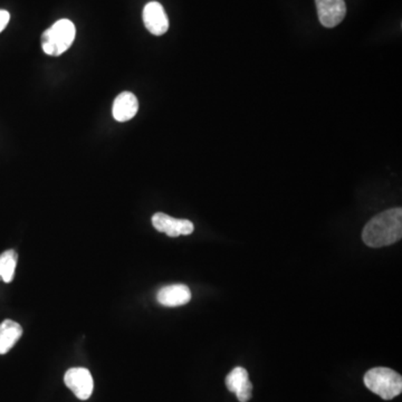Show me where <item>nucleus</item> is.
<instances>
[{"instance_id": "obj_2", "label": "nucleus", "mask_w": 402, "mask_h": 402, "mask_svg": "<svg viewBox=\"0 0 402 402\" xmlns=\"http://www.w3.org/2000/svg\"><path fill=\"white\" fill-rule=\"evenodd\" d=\"M365 385L383 400H392L402 392V378L389 368H374L365 376Z\"/></svg>"}, {"instance_id": "obj_13", "label": "nucleus", "mask_w": 402, "mask_h": 402, "mask_svg": "<svg viewBox=\"0 0 402 402\" xmlns=\"http://www.w3.org/2000/svg\"><path fill=\"white\" fill-rule=\"evenodd\" d=\"M9 20H10V15H9V12H7V10H3V9H0V33L6 28Z\"/></svg>"}, {"instance_id": "obj_3", "label": "nucleus", "mask_w": 402, "mask_h": 402, "mask_svg": "<svg viewBox=\"0 0 402 402\" xmlns=\"http://www.w3.org/2000/svg\"><path fill=\"white\" fill-rule=\"evenodd\" d=\"M76 36L74 24L69 19H60L42 36V47L49 56H60L71 47Z\"/></svg>"}, {"instance_id": "obj_1", "label": "nucleus", "mask_w": 402, "mask_h": 402, "mask_svg": "<svg viewBox=\"0 0 402 402\" xmlns=\"http://www.w3.org/2000/svg\"><path fill=\"white\" fill-rule=\"evenodd\" d=\"M402 237V209L392 208L383 211L365 225L362 240L365 245L380 249L392 245Z\"/></svg>"}, {"instance_id": "obj_4", "label": "nucleus", "mask_w": 402, "mask_h": 402, "mask_svg": "<svg viewBox=\"0 0 402 402\" xmlns=\"http://www.w3.org/2000/svg\"><path fill=\"white\" fill-rule=\"evenodd\" d=\"M66 387L80 400H87L94 390L91 372L85 368H72L64 376Z\"/></svg>"}, {"instance_id": "obj_12", "label": "nucleus", "mask_w": 402, "mask_h": 402, "mask_svg": "<svg viewBox=\"0 0 402 402\" xmlns=\"http://www.w3.org/2000/svg\"><path fill=\"white\" fill-rule=\"evenodd\" d=\"M17 260V253L12 249L3 251V254L0 255V278L3 282L10 283L14 280Z\"/></svg>"}, {"instance_id": "obj_10", "label": "nucleus", "mask_w": 402, "mask_h": 402, "mask_svg": "<svg viewBox=\"0 0 402 402\" xmlns=\"http://www.w3.org/2000/svg\"><path fill=\"white\" fill-rule=\"evenodd\" d=\"M139 111V102L131 92H123L117 95L113 103V117L119 122H126L133 119Z\"/></svg>"}, {"instance_id": "obj_8", "label": "nucleus", "mask_w": 402, "mask_h": 402, "mask_svg": "<svg viewBox=\"0 0 402 402\" xmlns=\"http://www.w3.org/2000/svg\"><path fill=\"white\" fill-rule=\"evenodd\" d=\"M226 387L236 394L240 402H247L253 394V383L249 381V372L242 367H237L226 377Z\"/></svg>"}, {"instance_id": "obj_7", "label": "nucleus", "mask_w": 402, "mask_h": 402, "mask_svg": "<svg viewBox=\"0 0 402 402\" xmlns=\"http://www.w3.org/2000/svg\"><path fill=\"white\" fill-rule=\"evenodd\" d=\"M143 23L152 35L161 36L169 29V19L162 5L157 1L146 3L143 8Z\"/></svg>"}, {"instance_id": "obj_11", "label": "nucleus", "mask_w": 402, "mask_h": 402, "mask_svg": "<svg viewBox=\"0 0 402 402\" xmlns=\"http://www.w3.org/2000/svg\"><path fill=\"white\" fill-rule=\"evenodd\" d=\"M23 335V328L12 319L0 323V354L10 351Z\"/></svg>"}, {"instance_id": "obj_5", "label": "nucleus", "mask_w": 402, "mask_h": 402, "mask_svg": "<svg viewBox=\"0 0 402 402\" xmlns=\"http://www.w3.org/2000/svg\"><path fill=\"white\" fill-rule=\"evenodd\" d=\"M152 225L160 233H165L169 237L190 235L194 233V226L190 220L177 219L163 212H157L152 216Z\"/></svg>"}, {"instance_id": "obj_6", "label": "nucleus", "mask_w": 402, "mask_h": 402, "mask_svg": "<svg viewBox=\"0 0 402 402\" xmlns=\"http://www.w3.org/2000/svg\"><path fill=\"white\" fill-rule=\"evenodd\" d=\"M319 19L326 28L339 25L346 15L344 0H315Z\"/></svg>"}, {"instance_id": "obj_9", "label": "nucleus", "mask_w": 402, "mask_h": 402, "mask_svg": "<svg viewBox=\"0 0 402 402\" xmlns=\"http://www.w3.org/2000/svg\"><path fill=\"white\" fill-rule=\"evenodd\" d=\"M158 302L167 308L185 305L192 300V292L183 284L165 286L157 294Z\"/></svg>"}]
</instances>
